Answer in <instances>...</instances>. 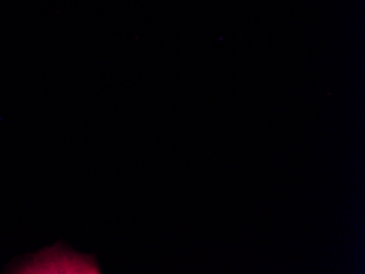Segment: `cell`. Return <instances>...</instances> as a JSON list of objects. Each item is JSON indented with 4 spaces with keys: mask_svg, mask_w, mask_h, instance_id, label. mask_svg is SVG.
<instances>
[{
    "mask_svg": "<svg viewBox=\"0 0 365 274\" xmlns=\"http://www.w3.org/2000/svg\"><path fill=\"white\" fill-rule=\"evenodd\" d=\"M22 268L20 273H100L93 257L73 253L67 247L56 246L43 251L29 261L28 268Z\"/></svg>",
    "mask_w": 365,
    "mask_h": 274,
    "instance_id": "6da1fadb",
    "label": "cell"
}]
</instances>
